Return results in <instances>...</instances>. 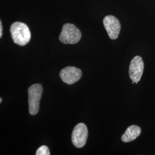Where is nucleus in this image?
Returning <instances> with one entry per match:
<instances>
[{
    "mask_svg": "<svg viewBox=\"0 0 155 155\" xmlns=\"http://www.w3.org/2000/svg\"><path fill=\"white\" fill-rule=\"evenodd\" d=\"M43 90L42 86L39 83L34 84L28 89L29 113L31 115L35 116L39 111Z\"/></svg>",
    "mask_w": 155,
    "mask_h": 155,
    "instance_id": "obj_2",
    "label": "nucleus"
},
{
    "mask_svg": "<svg viewBox=\"0 0 155 155\" xmlns=\"http://www.w3.org/2000/svg\"><path fill=\"white\" fill-rule=\"evenodd\" d=\"M10 32L14 43L24 46L30 41L31 34L27 24L21 22H15L12 24Z\"/></svg>",
    "mask_w": 155,
    "mask_h": 155,
    "instance_id": "obj_1",
    "label": "nucleus"
},
{
    "mask_svg": "<svg viewBox=\"0 0 155 155\" xmlns=\"http://www.w3.org/2000/svg\"><path fill=\"white\" fill-rule=\"evenodd\" d=\"M82 75L81 70L75 67H66L60 72V77L62 81L68 84L76 83L82 77Z\"/></svg>",
    "mask_w": 155,
    "mask_h": 155,
    "instance_id": "obj_6",
    "label": "nucleus"
},
{
    "mask_svg": "<svg viewBox=\"0 0 155 155\" xmlns=\"http://www.w3.org/2000/svg\"><path fill=\"white\" fill-rule=\"evenodd\" d=\"M1 102H2V98H0V103H1Z\"/></svg>",
    "mask_w": 155,
    "mask_h": 155,
    "instance_id": "obj_11",
    "label": "nucleus"
},
{
    "mask_svg": "<svg viewBox=\"0 0 155 155\" xmlns=\"http://www.w3.org/2000/svg\"><path fill=\"white\" fill-rule=\"evenodd\" d=\"M88 137V129L83 123L77 124L73 130L71 136L72 144L78 148H82L86 143Z\"/></svg>",
    "mask_w": 155,
    "mask_h": 155,
    "instance_id": "obj_4",
    "label": "nucleus"
},
{
    "mask_svg": "<svg viewBox=\"0 0 155 155\" xmlns=\"http://www.w3.org/2000/svg\"><path fill=\"white\" fill-rule=\"evenodd\" d=\"M141 133V127L137 125H130L127 127L122 136L121 140L124 143H129L137 139Z\"/></svg>",
    "mask_w": 155,
    "mask_h": 155,
    "instance_id": "obj_8",
    "label": "nucleus"
},
{
    "mask_svg": "<svg viewBox=\"0 0 155 155\" xmlns=\"http://www.w3.org/2000/svg\"><path fill=\"white\" fill-rule=\"evenodd\" d=\"M36 155H50L49 148L46 145H42L39 147L36 152Z\"/></svg>",
    "mask_w": 155,
    "mask_h": 155,
    "instance_id": "obj_9",
    "label": "nucleus"
},
{
    "mask_svg": "<svg viewBox=\"0 0 155 155\" xmlns=\"http://www.w3.org/2000/svg\"><path fill=\"white\" fill-rule=\"evenodd\" d=\"M144 64L143 59L140 56H136L130 61L129 74L130 78L134 83L140 81L144 71Z\"/></svg>",
    "mask_w": 155,
    "mask_h": 155,
    "instance_id": "obj_5",
    "label": "nucleus"
},
{
    "mask_svg": "<svg viewBox=\"0 0 155 155\" xmlns=\"http://www.w3.org/2000/svg\"><path fill=\"white\" fill-rule=\"evenodd\" d=\"M103 23L107 34L111 39H116L121 30V24L116 17L109 15L106 16Z\"/></svg>",
    "mask_w": 155,
    "mask_h": 155,
    "instance_id": "obj_7",
    "label": "nucleus"
},
{
    "mask_svg": "<svg viewBox=\"0 0 155 155\" xmlns=\"http://www.w3.org/2000/svg\"><path fill=\"white\" fill-rule=\"evenodd\" d=\"M2 22L0 21V38L2 37Z\"/></svg>",
    "mask_w": 155,
    "mask_h": 155,
    "instance_id": "obj_10",
    "label": "nucleus"
},
{
    "mask_svg": "<svg viewBox=\"0 0 155 155\" xmlns=\"http://www.w3.org/2000/svg\"><path fill=\"white\" fill-rule=\"evenodd\" d=\"M81 32L78 28L72 24H65L59 35L61 43L66 45H74L78 43L81 39Z\"/></svg>",
    "mask_w": 155,
    "mask_h": 155,
    "instance_id": "obj_3",
    "label": "nucleus"
}]
</instances>
